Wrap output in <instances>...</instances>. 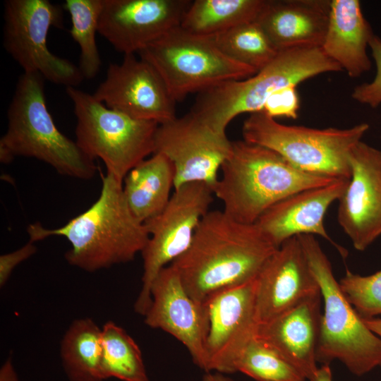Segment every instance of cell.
<instances>
[{"mask_svg": "<svg viewBox=\"0 0 381 381\" xmlns=\"http://www.w3.org/2000/svg\"><path fill=\"white\" fill-rule=\"evenodd\" d=\"M277 248L255 223L210 210L189 248L170 265L189 296L204 303L219 290L253 280Z\"/></svg>", "mask_w": 381, "mask_h": 381, "instance_id": "cell-1", "label": "cell"}, {"mask_svg": "<svg viewBox=\"0 0 381 381\" xmlns=\"http://www.w3.org/2000/svg\"><path fill=\"white\" fill-rule=\"evenodd\" d=\"M101 176L99 196L85 212L59 228L47 229L37 222L27 229L32 242L52 236L66 238L71 244L66 260L89 272L132 261L150 237L145 223L128 205L123 181L111 174Z\"/></svg>", "mask_w": 381, "mask_h": 381, "instance_id": "cell-2", "label": "cell"}, {"mask_svg": "<svg viewBox=\"0 0 381 381\" xmlns=\"http://www.w3.org/2000/svg\"><path fill=\"white\" fill-rule=\"evenodd\" d=\"M213 188L234 219L255 224L270 207L296 192L338 179L302 171L278 153L245 140L232 142Z\"/></svg>", "mask_w": 381, "mask_h": 381, "instance_id": "cell-3", "label": "cell"}, {"mask_svg": "<svg viewBox=\"0 0 381 381\" xmlns=\"http://www.w3.org/2000/svg\"><path fill=\"white\" fill-rule=\"evenodd\" d=\"M44 80L37 73L23 72L19 77L7 111V129L0 139V160L32 157L60 174L90 179L97 169L95 159L56 127L47 107Z\"/></svg>", "mask_w": 381, "mask_h": 381, "instance_id": "cell-4", "label": "cell"}, {"mask_svg": "<svg viewBox=\"0 0 381 381\" xmlns=\"http://www.w3.org/2000/svg\"><path fill=\"white\" fill-rule=\"evenodd\" d=\"M341 71L321 47L282 50L253 75L200 92L189 114L215 131L226 133L228 124L239 114L262 111L277 90L296 87L321 73Z\"/></svg>", "mask_w": 381, "mask_h": 381, "instance_id": "cell-5", "label": "cell"}, {"mask_svg": "<svg viewBox=\"0 0 381 381\" xmlns=\"http://www.w3.org/2000/svg\"><path fill=\"white\" fill-rule=\"evenodd\" d=\"M319 284L324 310L321 317L317 361L339 360L361 376L381 365V339L365 324L341 290L331 263L315 236H298Z\"/></svg>", "mask_w": 381, "mask_h": 381, "instance_id": "cell-6", "label": "cell"}, {"mask_svg": "<svg viewBox=\"0 0 381 381\" xmlns=\"http://www.w3.org/2000/svg\"><path fill=\"white\" fill-rule=\"evenodd\" d=\"M369 128L366 123L348 128L289 126L261 111L244 121L242 135L246 142L278 153L302 171L349 180L351 153Z\"/></svg>", "mask_w": 381, "mask_h": 381, "instance_id": "cell-7", "label": "cell"}, {"mask_svg": "<svg viewBox=\"0 0 381 381\" xmlns=\"http://www.w3.org/2000/svg\"><path fill=\"white\" fill-rule=\"evenodd\" d=\"M66 92L76 118L75 142L87 155L104 162L107 174L123 181L132 169L154 154L157 123L108 108L76 87H66Z\"/></svg>", "mask_w": 381, "mask_h": 381, "instance_id": "cell-8", "label": "cell"}, {"mask_svg": "<svg viewBox=\"0 0 381 381\" xmlns=\"http://www.w3.org/2000/svg\"><path fill=\"white\" fill-rule=\"evenodd\" d=\"M138 54L159 73L176 102L189 94L243 80L257 73L223 53L212 36L193 35L180 26Z\"/></svg>", "mask_w": 381, "mask_h": 381, "instance_id": "cell-9", "label": "cell"}, {"mask_svg": "<svg viewBox=\"0 0 381 381\" xmlns=\"http://www.w3.org/2000/svg\"><path fill=\"white\" fill-rule=\"evenodd\" d=\"M212 188L202 182L185 183L174 190L164 209L145 224L149 240L141 252L142 287L134 310L144 316L151 303V287L159 272L189 248L197 227L210 211Z\"/></svg>", "mask_w": 381, "mask_h": 381, "instance_id": "cell-10", "label": "cell"}, {"mask_svg": "<svg viewBox=\"0 0 381 381\" xmlns=\"http://www.w3.org/2000/svg\"><path fill=\"white\" fill-rule=\"evenodd\" d=\"M4 16V47L24 72L40 73L66 87L81 83L78 66L55 55L47 45L50 28L63 25L61 7L49 0H7Z\"/></svg>", "mask_w": 381, "mask_h": 381, "instance_id": "cell-11", "label": "cell"}, {"mask_svg": "<svg viewBox=\"0 0 381 381\" xmlns=\"http://www.w3.org/2000/svg\"><path fill=\"white\" fill-rule=\"evenodd\" d=\"M231 150L232 142L226 133L215 131L190 114L159 124L155 134L154 153L164 155L173 164L174 189L202 182L213 190Z\"/></svg>", "mask_w": 381, "mask_h": 381, "instance_id": "cell-12", "label": "cell"}, {"mask_svg": "<svg viewBox=\"0 0 381 381\" xmlns=\"http://www.w3.org/2000/svg\"><path fill=\"white\" fill-rule=\"evenodd\" d=\"M93 96L108 108L138 120L159 125L176 116V102L163 79L147 61L135 54L110 64L105 79Z\"/></svg>", "mask_w": 381, "mask_h": 381, "instance_id": "cell-13", "label": "cell"}, {"mask_svg": "<svg viewBox=\"0 0 381 381\" xmlns=\"http://www.w3.org/2000/svg\"><path fill=\"white\" fill-rule=\"evenodd\" d=\"M255 279L219 290L204 303L209 320L207 373H236L238 358L255 337Z\"/></svg>", "mask_w": 381, "mask_h": 381, "instance_id": "cell-14", "label": "cell"}, {"mask_svg": "<svg viewBox=\"0 0 381 381\" xmlns=\"http://www.w3.org/2000/svg\"><path fill=\"white\" fill-rule=\"evenodd\" d=\"M192 1L104 0L98 33L124 55L138 53L180 26Z\"/></svg>", "mask_w": 381, "mask_h": 381, "instance_id": "cell-15", "label": "cell"}, {"mask_svg": "<svg viewBox=\"0 0 381 381\" xmlns=\"http://www.w3.org/2000/svg\"><path fill=\"white\" fill-rule=\"evenodd\" d=\"M151 303L144 315L150 327L170 334L183 344L194 363L206 373L208 315L204 303L192 298L177 271L163 268L151 287Z\"/></svg>", "mask_w": 381, "mask_h": 381, "instance_id": "cell-16", "label": "cell"}, {"mask_svg": "<svg viewBox=\"0 0 381 381\" xmlns=\"http://www.w3.org/2000/svg\"><path fill=\"white\" fill-rule=\"evenodd\" d=\"M350 164L337 220L354 248L363 251L381 236V150L361 141L351 153Z\"/></svg>", "mask_w": 381, "mask_h": 381, "instance_id": "cell-17", "label": "cell"}, {"mask_svg": "<svg viewBox=\"0 0 381 381\" xmlns=\"http://www.w3.org/2000/svg\"><path fill=\"white\" fill-rule=\"evenodd\" d=\"M255 281L258 325L320 292L298 236L285 241L272 254Z\"/></svg>", "mask_w": 381, "mask_h": 381, "instance_id": "cell-18", "label": "cell"}, {"mask_svg": "<svg viewBox=\"0 0 381 381\" xmlns=\"http://www.w3.org/2000/svg\"><path fill=\"white\" fill-rule=\"evenodd\" d=\"M349 180L338 179L293 193L267 209L255 224L277 248L294 236L318 235L332 243L344 256V248L327 232L324 218L331 204L342 195Z\"/></svg>", "mask_w": 381, "mask_h": 381, "instance_id": "cell-19", "label": "cell"}, {"mask_svg": "<svg viewBox=\"0 0 381 381\" xmlns=\"http://www.w3.org/2000/svg\"><path fill=\"white\" fill-rule=\"evenodd\" d=\"M321 293L313 295L268 322L258 325L255 337L278 351L304 377L316 374Z\"/></svg>", "mask_w": 381, "mask_h": 381, "instance_id": "cell-20", "label": "cell"}, {"mask_svg": "<svg viewBox=\"0 0 381 381\" xmlns=\"http://www.w3.org/2000/svg\"><path fill=\"white\" fill-rule=\"evenodd\" d=\"M331 1L265 0L255 20L279 50L321 47Z\"/></svg>", "mask_w": 381, "mask_h": 381, "instance_id": "cell-21", "label": "cell"}, {"mask_svg": "<svg viewBox=\"0 0 381 381\" xmlns=\"http://www.w3.org/2000/svg\"><path fill=\"white\" fill-rule=\"evenodd\" d=\"M373 35L359 1H330L328 25L321 48L351 78L360 77L370 71L367 47Z\"/></svg>", "mask_w": 381, "mask_h": 381, "instance_id": "cell-22", "label": "cell"}, {"mask_svg": "<svg viewBox=\"0 0 381 381\" xmlns=\"http://www.w3.org/2000/svg\"><path fill=\"white\" fill-rule=\"evenodd\" d=\"M174 180L173 164L160 153H154L132 169L123 179V190L133 214L145 223L159 214L171 198Z\"/></svg>", "mask_w": 381, "mask_h": 381, "instance_id": "cell-23", "label": "cell"}, {"mask_svg": "<svg viewBox=\"0 0 381 381\" xmlns=\"http://www.w3.org/2000/svg\"><path fill=\"white\" fill-rule=\"evenodd\" d=\"M102 328L90 318L74 320L59 346L62 367L68 381H104L102 371Z\"/></svg>", "mask_w": 381, "mask_h": 381, "instance_id": "cell-24", "label": "cell"}, {"mask_svg": "<svg viewBox=\"0 0 381 381\" xmlns=\"http://www.w3.org/2000/svg\"><path fill=\"white\" fill-rule=\"evenodd\" d=\"M265 0L192 1L181 20L185 31L214 36L238 25L255 21Z\"/></svg>", "mask_w": 381, "mask_h": 381, "instance_id": "cell-25", "label": "cell"}, {"mask_svg": "<svg viewBox=\"0 0 381 381\" xmlns=\"http://www.w3.org/2000/svg\"><path fill=\"white\" fill-rule=\"evenodd\" d=\"M102 328V371L104 380L150 381L142 352L126 331L111 320Z\"/></svg>", "mask_w": 381, "mask_h": 381, "instance_id": "cell-26", "label": "cell"}, {"mask_svg": "<svg viewBox=\"0 0 381 381\" xmlns=\"http://www.w3.org/2000/svg\"><path fill=\"white\" fill-rule=\"evenodd\" d=\"M212 37L226 56L257 72L272 62L280 52L256 21L238 25Z\"/></svg>", "mask_w": 381, "mask_h": 381, "instance_id": "cell-27", "label": "cell"}, {"mask_svg": "<svg viewBox=\"0 0 381 381\" xmlns=\"http://www.w3.org/2000/svg\"><path fill=\"white\" fill-rule=\"evenodd\" d=\"M103 2L104 0H66L64 5L71 17L70 33L80 48L78 68L84 79L94 78L102 66L96 33Z\"/></svg>", "mask_w": 381, "mask_h": 381, "instance_id": "cell-28", "label": "cell"}, {"mask_svg": "<svg viewBox=\"0 0 381 381\" xmlns=\"http://www.w3.org/2000/svg\"><path fill=\"white\" fill-rule=\"evenodd\" d=\"M235 370L257 381H306L304 376L278 351L255 337L245 348Z\"/></svg>", "mask_w": 381, "mask_h": 381, "instance_id": "cell-29", "label": "cell"}, {"mask_svg": "<svg viewBox=\"0 0 381 381\" xmlns=\"http://www.w3.org/2000/svg\"><path fill=\"white\" fill-rule=\"evenodd\" d=\"M339 283L341 291L362 318L381 315V270L361 276L347 270Z\"/></svg>", "mask_w": 381, "mask_h": 381, "instance_id": "cell-30", "label": "cell"}, {"mask_svg": "<svg viewBox=\"0 0 381 381\" xmlns=\"http://www.w3.org/2000/svg\"><path fill=\"white\" fill-rule=\"evenodd\" d=\"M376 66V74L371 82L354 87L351 97L359 103L376 108L381 104V39L373 35L369 42Z\"/></svg>", "mask_w": 381, "mask_h": 381, "instance_id": "cell-31", "label": "cell"}, {"mask_svg": "<svg viewBox=\"0 0 381 381\" xmlns=\"http://www.w3.org/2000/svg\"><path fill=\"white\" fill-rule=\"evenodd\" d=\"M299 107V98L296 87L289 86L274 92L265 102L262 111L274 119H296Z\"/></svg>", "mask_w": 381, "mask_h": 381, "instance_id": "cell-32", "label": "cell"}, {"mask_svg": "<svg viewBox=\"0 0 381 381\" xmlns=\"http://www.w3.org/2000/svg\"><path fill=\"white\" fill-rule=\"evenodd\" d=\"M37 251L34 242L29 241L21 248L0 256V286L3 287L13 270L21 262L32 256Z\"/></svg>", "mask_w": 381, "mask_h": 381, "instance_id": "cell-33", "label": "cell"}, {"mask_svg": "<svg viewBox=\"0 0 381 381\" xmlns=\"http://www.w3.org/2000/svg\"><path fill=\"white\" fill-rule=\"evenodd\" d=\"M0 381H20L10 358L0 369Z\"/></svg>", "mask_w": 381, "mask_h": 381, "instance_id": "cell-34", "label": "cell"}, {"mask_svg": "<svg viewBox=\"0 0 381 381\" xmlns=\"http://www.w3.org/2000/svg\"><path fill=\"white\" fill-rule=\"evenodd\" d=\"M312 381H333L329 365L323 364L320 368H318Z\"/></svg>", "mask_w": 381, "mask_h": 381, "instance_id": "cell-35", "label": "cell"}, {"mask_svg": "<svg viewBox=\"0 0 381 381\" xmlns=\"http://www.w3.org/2000/svg\"><path fill=\"white\" fill-rule=\"evenodd\" d=\"M366 326L377 336L381 339V318L363 319Z\"/></svg>", "mask_w": 381, "mask_h": 381, "instance_id": "cell-36", "label": "cell"}, {"mask_svg": "<svg viewBox=\"0 0 381 381\" xmlns=\"http://www.w3.org/2000/svg\"><path fill=\"white\" fill-rule=\"evenodd\" d=\"M202 381H234L231 378L219 373H207L204 376Z\"/></svg>", "mask_w": 381, "mask_h": 381, "instance_id": "cell-37", "label": "cell"}, {"mask_svg": "<svg viewBox=\"0 0 381 381\" xmlns=\"http://www.w3.org/2000/svg\"><path fill=\"white\" fill-rule=\"evenodd\" d=\"M380 367H381V365H380Z\"/></svg>", "mask_w": 381, "mask_h": 381, "instance_id": "cell-38", "label": "cell"}]
</instances>
